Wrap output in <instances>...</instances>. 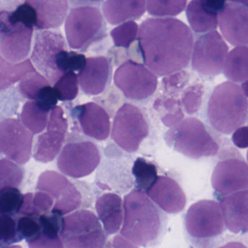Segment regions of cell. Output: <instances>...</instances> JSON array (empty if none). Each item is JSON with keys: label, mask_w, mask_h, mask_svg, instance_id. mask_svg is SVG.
I'll use <instances>...</instances> for the list:
<instances>
[{"label": "cell", "mask_w": 248, "mask_h": 248, "mask_svg": "<svg viewBox=\"0 0 248 248\" xmlns=\"http://www.w3.org/2000/svg\"><path fill=\"white\" fill-rule=\"evenodd\" d=\"M137 39L143 64L156 76H168L188 67L194 35L180 20L147 18L140 24Z\"/></svg>", "instance_id": "1"}, {"label": "cell", "mask_w": 248, "mask_h": 248, "mask_svg": "<svg viewBox=\"0 0 248 248\" xmlns=\"http://www.w3.org/2000/svg\"><path fill=\"white\" fill-rule=\"evenodd\" d=\"M122 236L134 247L156 246L167 233L168 216L144 191L133 190L123 200Z\"/></svg>", "instance_id": "2"}, {"label": "cell", "mask_w": 248, "mask_h": 248, "mask_svg": "<svg viewBox=\"0 0 248 248\" xmlns=\"http://www.w3.org/2000/svg\"><path fill=\"white\" fill-rule=\"evenodd\" d=\"M248 95L232 81L215 87L206 106L209 125L219 133L231 135L248 120Z\"/></svg>", "instance_id": "3"}, {"label": "cell", "mask_w": 248, "mask_h": 248, "mask_svg": "<svg viewBox=\"0 0 248 248\" xmlns=\"http://www.w3.org/2000/svg\"><path fill=\"white\" fill-rule=\"evenodd\" d=\"M164 140L170 148L193 159L216 156L221 145L219 133L194 117H186L170 127Z\"/></svg>", "instance_id": "4"}, {"label": "cell", "mask_w": 248, "mask_h": 248, "mask_svg": "<svg viewBox=\"0 0 248 248\" xmlns=\"http://www.w3.org/2000/svg\"><path fill=\"white\" fill-rule=\"evenodd\" d=\"M186 240L195 248L217 246L226 230L220 204L202 200L191 204L184 216Z\"/></svg>", "instance_id": "5"}, {"label": "cell", "mask_w": 248, "mask_h": 248, "mask_svg": "<svg viewBox=\"0 0 248 248\" xmlns=\"http://www.w3.org/2000/svg\"><path fill=\"white\" fill-rule=\"evenodd\" d=\"M65 33L70 48L85 52L107 37V24L97 7H76L66 16Z\"/></svg>", "instance_id": "6"}, {"label": "cell", "mask_w": 248, "mask_h": 248, "mask_svg": "<svg viewBox=\"0 0 248 248\" xmlns=\"http://www.w3.org/2000/svg\"><path fill=\"white\" fill-rule=\"evenodd\" d=\"M59 235L68 248H102L107 243L101 221L91 210H77L63 217Z\"/></svg>", "instance_id": "7"}, {"label": "cell", "mask_w": 248, "mask_h": 248, "mask_svg": "<svg viewBox=\"0 0 248 248\" xmlns=\"http://www.w3.org/2000/svg\"><path fill=\"white\" fill-rule=\"evenodd\" d=\"M111 138L127 153H135L149 134V123L143 110L130 103L119 108L113 120Z\"/></svg>", "instance_id": "8"}, {"label": "cell", "mask_w": 248, "mask_h": 248, "mask_svg": "<svg viewBox=\"0 0 248 248\" xmlns=\"http://www.w3.org/2000/svg\"><path fill=\"white\" fill-rule=\"evenodd\" d=\"M116 87L129 101L146 102L158 86L157 76L143 63L129 59L122 63L114 75Z\"/></svg>", "instance_id": "9"}, {"label": "cell", "mask_w": 248, "mask_h": 248, "mask_svg": "<svg viewBox=\"0 0 248 248\" xmlns=\"http://www.w3.org/2000/svg\"><path fill=\"white\" fill-rule=\"evenodd\" d=\"M211 184L220 196L248 189V163L237 149L228 147L220 151L212 173Z\"/></svg>", "instance_id": "10"}, {"label": "cell", "mask_w": 248, "mask_h": 248, "mask_svg": "<svg viewBox=\"0 0 248 248\" xmlns=\"http://www.w3.org/2000/svg\"><path fill=\"white\" fill-rule=\"evenodd\" d=\"M34 27L14 18L11 12H0V54L10 63H17L30 56Z\"/></svg>", "instance_id": "11"}, {"label": "cell", "mask_w": 248, "mask_h": 248, "mask_svg": "<svg viewBox=\"0 0 248 248\" xmlns=\"http://www.w3.org/2000/svg\"><path fill=\"white\" fill-rule=\"evenodd\" d=\"M229 47L216 30L200 36L193 45L191 61L193 69L208 78L221 73Z\"/></svg>", "instance_id": "12"}, {"label": "cell", "mask_w": 248, "mask_h": 248, "mask_svg": "<svg viewBox=\"0 0 248 248\" xmlns=\"http://www.w3.org/2000/svg\"><path fill=\"white\" fill-rule=\"evenodd\" d=\"M101 152L91 140L68 143L61 152L57 165L61 172L74 178L91 175L101 162Z\"/></svg>", "instance_id": "13"}, {"label": "cell", "mask_w": 248, "mask_h": 248, "mask_svg": "<svg viewBox=\"0 0 248 248\" xmlns=\"http://www.w3.org/2000/svg\"><path fill=\"white\" fill-rule=\"evenodd\" d=\"M37 189L50 194L55 200L51 212L64 216L78 210L82 204L79 190L64 175L47 170L40 175Z\"/></svg>", "instance_id": "14"}, {"label": "cell", "mask_w": 248, "mask_h": 248, "mask_svg": "<svg viewBox=\"0 0 248 248\" xmlns=\"http://www.w3.org/2000/svg\"><path fill=\"white\" fill-rule=\"evenodd\" d=\"M33 134L15 118L0 122V154L10 160L24 165L28 162L32 152Z\"/></svg>", "instance_id": "15"}, {"label": "cell", "mask_w": 248, "mask_h": 248, "mask_svg": "<svg viewBox=\"0 0 248 248\" xmlns=\"http://www.w3.org/2000/svg\"><path fill=\"white\" fill-rule=\"evenodd\" d=\"M66 48L64 38L59 31L43 30L36 34L31 61L36 68L52 83L60 78L55 66L56 56Z\"/></svg>", "instance_id": "16"}, {"label": "cell", "mask_w": 248, "mask_h": 248, "mask_svg": "<svg viewBox=\"0 0 248 248\" xmlns=\"http://www.w3.org/2000/svg\"><path fill=\"white\" fill-rule=\"evenodd\" d=\"M63 114L62 107L58 106L50 110L47 132L39 136L34 146V158L37 162H51L60 153L68 130L67 120Z\"/></svg>", "instance_id": "17"}, {"label": "cell", "mask_w": 248, "mask_h": 248, "mask_svg": "<svg viewBox=\"0 0 248 248\" xmlns=\"http://www.w3.org/2000/svg\"><path fill=\"white\" fill-rule=\"evenodd\" d=\"M217 24L223 37L231 45L248 46V7L236 2H226L217 14Z\"/></svg>", "instance_id": "18"}, {"label": "cell", "mask_w": 248, "mask_h": 248, "mask_svg": "<svg viewBox=\"0 0 248 248\" xmlns=\"http://www.w3.org/2000/svg\"><path fill=\"white\" fill-rule=\"evenodd\" d=\"M112 75V66L107 58L90 57L78 74V82L84 93L98 95L109 87Z\"/></svg>", "instance_id": "19"}, {"label": "cell", "mask_w": 248, "mask_h": 248, "mask_svg": "<svg viewBox=\"0 0 248 248\" xmlns=\"http://www.w3.org/2000/svg\"><path fill=\"white\" fill-rule=\"evenodd\" d=\"M145 193L159 208L169 214H178L186 205V196L180 184L166 175H158Z\"/></svg>", "instance_id": "20"}, {"label": "cell", "mask_w": 248, "mask_h": 248, "mask_svg": "<svg viewBox=\"0 0 248 248\" xmlns=\"http://www.w3.org/2000/svg\"><path fill=\"white\" fill-rule=\"evenodd\" d=\"M75 114L84 134L99 141L107 140L111 133L108 111L99 104L88 102L74 108Z\"/></svg>", "instance_id": "21"}, {"label": "cell", "mask_w": 248, "mask_h": 248, "mask_svg": "<svg viewBox=\"0 0 248 248\" xmlns=\"http://www.w3.org/2000/svg\"><path fill=\"white\" fill-rule=\"evenodd\" d=\"M189 79V74L181 70L164 78L162 85L180 95L183 109L186 114H194L201 107L204 86L200 82L188 85Z\"/></svg>", "instance_id": "22"}, {"label": "cell", "mask_w": 248, "mask_h": 248, "mask_svg": "<svg viewBox=\"0 0 248 248\" xmlns=\"http://www.w3.org/2000/svg\"><path fill=\"white\" fill-rule=\"evenodd\" d=\"M219 204L226 229L233 233H246L248 221V189L221 196Z\"/></svg>", "instance_id": "23"}, {"label": "cell", "mask_w": 248, "mask_h": 248, "mask_svg": "<svg viewBox=\"0 0 248 248\" xmlns=\"http://www.w3.org/2000/svg\"><path fill=\"white\" fill-rule=\"evenodd\" d=\"M25 2L34 10L36 16L34 29L37 30L59 28L69 12L68 0H25Z\"/></svg>", "instance_id": "24"}, {"label": "cell", "mask_w": 248, "mask_h": 248, "mask_svg": "<svg viewBox=\"0 0 248 248\" xmlns=\"http://www.w3.org/2000/svg\"><path fill=\"white\" fill-rule=\"evenodd\" d=\"M95 210L107 236L120 230L124 216L121 196L113 192L102 194L95 202Z\"/></svg>", "instance_id": "25"}, {"label": "cell", "mask_w": 248, "mask_h": 248, "mask_svg": "<svg viewBox=\"0 0 248 248\" xmlns=\"http://www.w3.org/2000/svg\"><path fill=\"white\" fill-rule=\"evenodd\" d=\"M146 11V0H106L102 5L104 18L111 26L140 19Z\"/></svg>", "instance_id": "26"}, {"label": "cell", "mask_w": 248, "mask_h": 248, "mask_svg": "<svg viewBox=\"0 0 248 248\" xmlns=\"http://www.w3.org/2000/svg\"><path fill=\"white\" fill-rule=\"evenodd\" d=\"M63 216L58 213H47L39 216L42 232L38 237L29 242L30 248H63L60 238Z\"/></svg>", "instance_id": "27"}, {"label": "cell", "mask_w": 248, "mask_h": 248, "mask_svg": "<svg viewBox=\"0 0 248 248\" xmlns=\"http://www.w3.org/2000/svg\"><path fill=\"white\" fill-rule=\"evenodd\" d=\"M248 53L247 46H236L227 53L222 71L228 79L236 83L248 80Z\"/></svg>", "instance_id": "28"}, {"label": "cell", "mask_w": 248, "mask_h": 248, "mask_svg": "<svg viewBox=\"0 0 248 248\" xmlns=\"http://www.w3.org/2000/svg\"><path fill=\"white\" fill-rule=\"evenodd\" d=\"M186 17L192 30L197 34H204L217 29V15L207 11L197 0H191L186 8Z\"/></svg>", "instance_id": "29"}, {"label": "cell", "mask_w": 248, "mask_h": 248, "mask_svg": "<svg viewBox=\"0 0 248 248\" xmlns=\"http://www.w3.org/2000/svg\"><path fill=\"white\" fill-rule=\"evenodd\" d=\"M49 112L42 108L37 101L30 100L23 107L21 123L33 135L38 134L47 127Z\"/></svg>", "instance_id": "30"}, {"label": "cell", "mask_w": 248, "mask_h": 248, "mask_svg": "<svg viewBox=\"0 0 248 248\" xmlns=\"http://www.w3.org/2000/svg\"><path fill=\"white\" fill-rule=\"evenodd\" d=\"M53 204L54 200L53 197L45 191H37L34 194L28 193L24 195L18 214L39 217L50 211Z\"/></svg>", "instance_id": "31"}, {"label": "cell", "mask_w": 248, "mask_h": 248, "mask_svg": "<svg viewBox=\"0 0 248 248\" xmlns=\"http://www.w3.org/2000/svg\"><path fill=\"white\" fill-rule=\"evenodd\" d=\"M136 188L146 192L158 177L157 167L143 157H138L132 168Z\"/></svg>", "instance_id": "32"}, {"label": "cell", "mask_w": 248, "mask_h": 248, "mask_svg": "<svg viewBox=\"0 0 248 248\" xmlns=\"http://www.w3.org/2000/svg\"><path fill=\"white\" fill-rule=\"evenodd\" d=\"M187 0H146L149 15L156 18L176 16L186 7Z\"/></svg>", "instance_id": "33"}, {"label": "cell", "mask_w": 248, "mask_h": 248, "mask_svg": "<svg viewBox=\"0 0 248 248\" xmlns=\"http://www.w3.org/2000/svg\"><path fill=\"white\" fill-rule=\"evenodd\" d=\"M24 178V171L17 163L0 159V194L10 188H18Z\"/></svg>", "instance_id": "34"}, {"label": "cell", "mask_w": 248, "mask_h": 248, "mask_svg": "<svg viewBox=\"0 0 248 248\" xmlns=\"http://www.w3.org/2000/svg\"><path fill=\"white\" fill-rule=\"evenodd\" d=\"M59 101H71L75 100L79 93V82L75 72L63 74L53 86Z\"/></svg>", "instance_id": "35"}, {"label": "cell", "mask_w": 248, "mask_h": 248, "mask_svg": "<svg viewBox=\"0 0 248 248\" xmlns=\"http://www.w3.org/2000/svg\"><path fill=\"white\" fill-rule=\"evenodd\" d=\"M86 57L82 53L68 51L67 49L58 53L55 66L59 76L67 72H79L85 65Z\"/></svg>", "instance_id": "36"}, {"label": "cell", "mask_w": 248, "mask_h": 248, "mask_svg": "<svg viewBox=\"0 0 248 248\" xmlns=\"http://www.w3.org/2000/svg\"><path fill=\"white\" fill-rule=\"evenodd\" d=\"M139 25L134 21H125L111 30V34L114 46L128 49L137 40Z\"/></svg>", "instance_id": "37"}, {"label": "cell", "mask_w": 248, "mask_h": 248, "mask_svg": "<svg viewBox=\"0 0 248 248\" xmlns=\"http://www.w3.org/2000/svg\"><path fill=\"white\" fill-rule=\"evenodd\" d=\"M49 84L50 82L46 77L33 71L27 74L21 79L18 85V89L25 98L34 101L40 90Z\"/></svg>", "instance_id": "38"}, {"label": "cell", "mask_w": 248, "mask_h": 248, "mask_svg": "<svg viewBox=\"0 0 248 248\" xmlns=\"http://www.w3.org/2000/svg\"><path fill=\"white\" fill-rule=\"evenodd\" d=\"M22 239L17 229L16 221L13 216L0 214V248L11 246Z\"/></svg>", "instance_id": "39"}, {"label": "cell", "mask_w": 248, "mask_h": 248, "mask_svg": "<svg viewBox=\"0 0 248 248\" xmlns=\"http://www.w3.org/2000/svg\"><path fill=\"white\" fill-rule=\"evenodd\" d=\"M24 195L18 188H10L0 194V214L13 216L19 212Z\"/></svg>", "instance_id": "40"}, {"label": "cell", "mask_w": 248, "mask_h": 248, "mask_svg": "<svg viewBox=\"0 0 248 248\" xmlns=\"http://www.w3.org/2000/svg\"><path fill=\"white\" fill-rule=\"evenodd\" d=\"M39 217L23 216L17 221V229L22 239L30 242L38 237L41 233L42 228Z\"/></svg>", "instance_id": "41"}, {"label": "cell", "mask_w": 248, "mask_h": 248, "mask_svg": "<svg viewBox=\"0 0 248 248\" xmlns=\"http://www.w3.org/2000/svg\"><path fill=\"white\" fill-rule=\"evenodd\" d=\"M34 101H37L42 108L50 111L52 108L56 107L59 98L54 88L49 84L40 90Z\"/></svg>", "instance_id": "42"}, {"label": "cell", "mask_w": 248, "mask_h": 248, "mask_svg": "<svg viewBox=\"0 0 248 248\" xmlns=\"http://www.w3.org/2000/svg\"><path fill=\"white\" fill-rule=\"evenodd\" d=\"M248 126H241L233 132L232 141L239 149H247L248 146Z\"/></svg>", "instance_id": "43"}, {"label": "cell", "mask_w": 248, "mask_h": 248, "mask_svg": "<svg viewBox=\"0 0 248 248\" xmlns=\"http://www.w3.org/2000/svg\"><path fill=\"white\" fill-rule=\"evenodd\" d=\"M226 2V0H204L201 3L207 11L217 15L223 9Z\"/></svg>", "instance_id": "44"}, {"label": "cell", "mask_w": 248, "mask_h": 248, "mask_svg": "<svg viewBox=\"0 0 248 248\" xmlns=\"http://www.w3.org/2000/svg\"><path fill=\"white\" fill-rule=\"evenodd\" d=\"M104 0H68L69 4L73 8L80 6H94L99 5Z\"/></svg>", "instance_id": "45"}, {"label": "cell", "mask_w": 248, "mask_h": 248, "mask_svg": "<svg viewBox=\"0 0 248 248\" xmlns=\"http://www.w3.org/2000/svg\"><path fill=\"white\" fill-rule=\"evenodd\" d=\"M229 2H236V3L242 4L248 7V0H229Z\"/></svg>", "instance_id": "46"}, {"label": "cell", "mask_w": 248, "mask_h": 248, "mask_svg": "<svg viewBox=\"0 0 248 248\" xmlns=\"http://www.w3.org/2000/svg\"><path fill=\"white\" fill-rule=\"evenodd\" d=\"M197 1H200V2H202L204 0H197Z\"/></svg>", "instance_id": "47"}]
</instances>
